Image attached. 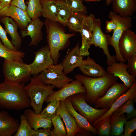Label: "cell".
<instances>
[{"instance_id": "obj_44", "label": "cell", "mask_w": 136, "mask_h": 136, "mask_svg": "<svg viewBox=\"0 0 136 136\" xmlns=\"http://www.w3.org/2000/svg\"><path fill=\"white\" fill-rule=\"evenodd\" d=\"M10 4L26 11L27 6L25 4L24 0H12Z\"/></svg>"}, {"instance_id": "obj_19", "label": "cell", "mask_w": 136, "mask_h": 136, "mask_svg": "<svg viewBox=\"0 0 136 136\" xmlns=\"http://www.w3.org/2000/svg\"><path fill=\"white\" fill-rule=\"evenodd\" d=\"M44 24V23L39 18L31 20L26 29L21 30L22 38L27 36H30L31 41L29 46H37L42 40L43 35L41 30Z\"/></svg>"}, {"instance_id": "obj_31", "label": "cell", "mask_w": 136, "mask_h": 136, "mask_svg": "<svg viewBox=\"0 0 136 136\" xmlns=\"http://www.w3.org/2000/svg\"><path fill=\"white\" fill-rule=\"evenodd\" d=\"M134 101L132 99H128L116 110L112 115L117 117L126 113L127 115L126 116L127 120H130L136 117V109L134 107Z\"/></svg>"}, {"instance_id": "obj_13", "label": "cell", "mask_w": 136, "mask_h": 136, "mask_svg": "<svg viewBox=\"0 0 136 136\" xmlns=\"http://www.w3.org/2000/svg\"><path fill=\"white\" fill-rule=\"evenodd\" d=\"M86 92V88L82 83L80 81L76 79L49 95L45 102L48 103L53 100L64 101L68 97L75 94Z\"/></svg>"}, {"instance_id": "obj_48", "label": "cell", "mask_w": 136, "mask_h": 136, "mask_svg": "<svg viewBox=\"0 0 136 136\" xmlns=\"http://www.w3.org/2000/svg\"><path fill=\"white\" fill-rule=\"evenodd\" d=\"M2 3L1 0H0V10L2 9Z\"/></svg>"}, {"instance_id": "obj_23", "label": "cell", "mask_w": 136, "mask_h": 136, "mask_svg": "<svg viewBox=\"0 0 136 136\" xmlns=\"http://www.w3.org/2000/svg\"><path fill=\"white\" fill-rule=\"evenodd\" d=\"M0 22L5 26V31L11 38V42L18 51H19L22 44V40L17 31L18 27L12 18L6 16L1 17Z\"/></svg>"}, {"instance_id": "obj_2", "label": "cell", "mask_w": 136, "mask_h": 136, "mask_svg": "<svg viewBox=\"0 0 136 136\" xmlns=\"http://www.w3.org/2000/svg\"><path fill=\"white\" fill-rule=\"evenodd\" d=\"M74 77L81 81L85 87L86 102L91 105L103 96L110 86L118 80L117 77L107 71L101 77H92L79 74Z\"/></svg>"}, {"instance_id": "obj_27", "label": "cell", "mask_w": 136, "mask_h": 136, "mask_svg": "<svg viewBox=\"0 0 136 136\" xmlns=\"http://www.w3.org/2000/svg\"><path fill=\"white\" fill-rule=\"evenodd\" d=\"M42 15L52 21H58V10L56 0H40Z\"/></svg>"}, {"instance_id": "obj_8", "label": "cell", "mask_w": 136, "mask_h": 136, "mask_svg": "<svg viewBox=\"0 0 136 136\" xmlns=\"http://www.w3.org/2000/svg\"><path fill=\"white\" fill-rule=\"evenodd\" d=\"M109 17L110 19L114 20L117 24L116 28L113 31V34L110 38L109 45L112 46L114 49L116 53V61L117 62L121 61L126 62L127 61L126 59L123 58L119 52L118 43L124 31L131 27L132 18L131 17L121 16L112 11L109 12Z\"/></svg>"}, {"instance_id": "obj_46", "label": "cell", "mask_w": 136, "mask_h": 136, "mask_svg": "<svg viewBox=\"0 0 136 136\" xmlns=\"http://www.w3.org/2000/svg\"><path fill=\"white\" fill-rule=\"evenodd\" d=\"M113 0H106V4L107 5H109L112 3Z\"/></svg>"}, {"instance_id": "obj_30", "label": "cell", "mask_w": 136, "mask_h": 136, "mask_svg": "<svg viewBox=\"0 0 136 136\" xmlns=\"http://www.w3.org/2000/svg\"><path fill=\"white\" fill-rule=\"evenodd\" d=\"M58 10V21L64 26L72 14L73 10L64 0H56Z\"/></svg>"}, {"instance_id": "obj_39", "label": "cell", "mask_w": 136, "mask_h": 136, "mask_svg": "<svg viewBox=\"0 0 136 136\" xmlns=\"http://www.w3.org/2000/svg\"><path fill=\"white\" fill-rule=\"evenodd\" d=\"M124 127V133L123 136H131L132 132L136 129V117L133 118L129 121H126Z\"/></svg>"}, {"instance_id": "obj_41", "label": "cell", "mask_w": 136, "mask_h": 136, "mask_svg": "<svg viewBox=\"0 0 136 136\" xmlns=\"http://www.w3.org/2000/svg\"><path fill=\"white\" fill-rule=\"evenodd\" d=\"M127 71L131 75L136 77V54L131 55L126 59Z\"/></svg>"}, {"instance_id": "obj_32", "label": "cell", "mask_w": 136, "mask_h": 136, "mask_svg": "<svg viewBox=\"0 0 136 136\" xmlns=\"http://www.w3.org/2000/svg\"><path fill=\"white\" fill-rule=\"evenodd\" d=\"M42 11L40 0H28L26 12L31 20L41 17L42 15Z\"/></svg>"}, {"instance_id": "obj_35", "label": "cell", "mask_w": 136, "mask_h": 136, "mask_svg": "<svg viewBox=\"0 0 136 136\" xmlns=\"http://www.w3.org/2000/svg\"><path fill=\"white\" fill-rule=\"evenodd\" d=\"M51 120L54 128L51 131V136H67L66 128L59 115L57 114Z\"/></svg>"}, {"instance_id": "obj_24", "label": "cell", "mask_w": 136, "mask_h": 136, "mask_svg": "<svg viewBox=\"0 0 136 136\" xmlns=\"http://www.w3.org/2000/svg\"><path fill=\"white\" fill-rule=\"evenodd\" d=\"M65 107L69 113L75 119L78 127L89 131L94 135L97 134V131L84 117L77 112L73 106L70 100V96L64 101Z\"/></svg>"}, {"instance_id": "obj_12", "label": "cell", "mask_w": 136, "mask_h": 136, "mask_svg": "<svg viewBox=\"0 0 136 136\" xmlns=\"http://www.w3.org/2000/svg\"><path fill=\"white\" fill-rule=\"evenodd\" d=\"M57 114L61 116L64 123L67 136H90L92 134L78 127L74 118L66 110L64 101H60Z\"/></svg>"}, {"instance_id": "obj_15", "label": "cell", "mask_w": 136, "mask_h": 136, "mask_svg": "<svg viewBox=\"0 0 136 136\" xmlns=\"http://www.w3.org/2000/svg\"><path fill=\"white\" fill-rule=\"evenodd\" d=\"M118 48L121 55L126 59L136 54V35L130 29L123 33L119 41Z\"/></svg>"}, {"instance_id": "obj_17", "label": "cell", "mask_w": 136, "mask_h": 136, "mask_svg": "<svg viewBox=\"0 0 136 136\" xmlns=\"http://www.w3.org/2000/svg\"><path fill=\"white\" fill-rule=\"evenodd\" d=\"M128 66L122 61L114 63L108 66L107 72L113 74L115 77H118L123 84L129 89L136 83L135 77L131 75L127 72Z\"/></svg>"}, {"instance_id": "obj_10", "label": "cell", "mask_w": 136, "mask_h": 136, "mask_svg": "<svg viewBox=\"0 0 136 136\" xmlns=\"http://www.w3.org/2000/svg\"><path fill=\"white\" fill-rule=\"evenodd\" d=\"M129 89L123 83L115 82L103 96L96 100L94 103L95 108L109 109L112 104Z\"/></svg>"}, {"instance_id": "obj_33", "label": "cell", "mask_w": 136, "mask_h": 136, "mask_svg": "<svg viewBox=\"0 0 136 136\" xmlns=\"http://www.w3.org/2000/svg\"><path fill=\"white\" fill-rule=\"evenodd\" d=\"M85 16L82 13L73 10L71 15L66 22V26L72 30L80 32Z\"/></svg>"}, {"instance_id": "obj_7", "label": "cell", "mask_w": 136, "mask_h": 136, "mask_svg": "<svg viewBox=\"0 0 136 136\" xmlns=\"http://www.w3.org/2000/svg\"><path fill=\"white\" fill-rule=\"evenodd\" d=\"M70 100L75 109L85 117L91 124L109 109H96L90 106L86 102L85 93H79L72 95L70 96Z\"/></svg>"}, {"instance_id": "obj_18", "label": "cell", "mask_w": 136, "mask_h": 136, "mask_svg": "<svg viewBox=\"0 0 136 136\" xmlns=\"http://www.w3.org/2000/svg\"><path fill=\"white\" fill-rule=\"evenodd\" d=\"M79 44L68 52L63 59L62 63L63 72L66 75L71 72L76 68L80 67L82 64L83 59L80 51Z\"/></svg>"}, {"instance_id": "obj_11", "label": "cell", "mask_w": 136, "mask_h": 136, "mask_svg": "<svg viewBox=\"0 0 136 136\" xmlns=\"http://www.w3.org/2000/svg\"><path fill=\"white\" fill-rule=\"evenodd\" d=\"M35 54L33 61L28 64L31 74L33 76L38 75L49 66L54 64L48 45L40 49L35 52Z\"/></svg>"}, {"instance_id": "obj_45", "label": "cell", "mask_w": 136, "mask_h": 136, "mask_svg": "<svg viewBox=\"0 0 136 136\" xmlns=\"http://www.w3.org/2000/svg\"><path fill=\"white\" fill-rule=\"evenodd\" d=\"M1 0L2 3V9L7 6L10 4L12 0Z\"/></svg>"}, {"instance_id": "obj_1", "label": "cell", "mask_w": 136, "mask_h": 136, "mask_svg": "<svg viewBox=\"0 0 136 136\" xmlns=\"http://www.w3.org/2000/svg\"><path fill=\"white\" fill-rule=\"evenodd\" d=\"M30 103L24 83L0 84V108L19 111L30 107Z\"/></svg>"}, {"instance_id": "obj_25", "label": "cell", "mask_w": 136, "mask_h": 136, "mask_svg": "<svg viewBox=\"0 0 136 136\" xmlns=\"http://www.w3.org/2000/svg\"><path fill=\"white\" fill-rule=\"evenodd\" d=\"M112 8L116 13L123 17H131L136 11V0H113Z\"/></svg>"}, {"instance_id": "obj_4", "label": "cell", "mask_w": 136, "mask_h": 136, "mask_svg": "<svg viewBox=\"0 0 136 136\" xmlns=\"http://www.w3.org/2000/svg\"><path fill=\"white\" fill-rule=\"evenodd\" d=\"M30 83L25 86L30 100V107L35 113L39 114L42 111L44 102L49 95L55 92L52 85H45L35 76L31 78Z\"/></svg>"}, {"instance_id": "obj_37", "label": "cell", "mask_w": 136, "mask_h": 136, "mask_svg": "<svg viewBox=\"0 0 136 136\" xmlns=\"http://www.w3.org/2000/svg\"><path fill=\"white\" fill-rule=\"evenodd\" d=\"M111 116L100 121L94 126L97 131V134L99 136L110 135Z\"/></svg>"}, {"instance_id": "obj_42", "label": "cell", "mask_w": 136, "mask_h": 136, "mask_svg": "<svg viewBox=\"0 0 136 136\" xmlns=\"http://www.w3.org/2000/svg\"><path fill=\"white\" fill-rule=\"evenodd\" d=\"M110 21H107L106 27V31L107 33H109L112 31H114L116 28L117 24L116 22L113 19H111Z\"/></svg>"}, {"instance_id": "obj_43", "label": "cell", "mask_w": 136, "mask_h": 136, "mask_svg": "<svg viewBox=\"0 0 136 136\" xmlns=\"http://www.w3.org/2000/svg\"><path fill=\"white\" fill-rule=\"evenodd\" d=\"M51 129L50 128H41L35 130L33 136H51Z\"/></svg>"}, {"instance_id": "obj_29", "label": "cell", "mask_w": 136, "mask_h": 136, "mask_svg": "<svg viewBox=\"0 0 136 136\" xmlns=\"http://www.w3.org/2000/svg\"><path fill=\"white\" fill-rule=\"evenodd\" d=\"M25 53L20 51H14L5 47L0 39V57L5 59L23 61Z\"/></svg>"}, {"instance_id": "obj_26", "label": "cell", "mask_w": 136, "mask_h": 136, "mask_svg": "<svg viewBox=\"0 0 136 136\" xmlns=\"http://www.w3.org/2000/svg\"><path fill=\"white\" fill-rule=\"evenodd\" d=\"M24 114L29 126L33 129L36 130L41 128L52 129L53 125L51 120L44 119L40 114H36L34 111L27 109L24 111Z\"/></svg>"}, {"instance_id": "obj_38", "label": "cell", "mask_w": 136, "mask_h": 136, "mask_svg": "<svg viewBox=\"0 0 136 136\" xmlns=\"http://www.w3.org/2000/svg\"><path fill=\"white\" fill-rule=\"evenodd\" d=\"M67 4L73 10L83 13L86 12L85 7L81 0H64Z\"/></svg>"}, {"instance_id": "obj_20", "label": "cell", "mask_w": 136, "mask_h": 136, "mask_svg": "<svg viewBox=\"0 0 136 136\" xmlns=\"http://www.w3.org/2000/svg\"><path fill=\"white\" fill-rule=\"evenodd\" d=\"M19 124L18 120L7 112L0 110V136H12L15 134Z\"/></svg>"}, {"instance_id": "obj_6", "label": "cell", "mask_w": 136, "mask_h": 136, "mask_svg": "<svg viewBox=\"0 0 136 136\" xmlns=\"http://www.w3.org/2000/svg\"><path fill=\"white\" fill-rule=\"evenodd\" d=\"M35 77L43 84L59 89L73 80L64 74L61 63L50 65Z\"/></svg>"}, {"instance_id": "obj_22", "label": "cell", "mask_w": 136, "mask_h": 136, "mask_svg": "<svg viewBox=\"0 0 136 136\" xmlns=\"http://www.w3.org/2000/svg\"><path fill=\"white\" fill-rule=\"evenodd\" d=\"M79 69L85 76L89 77H97L104 75L106 71L99 64L89 56L83 60L82 63Z\"/></svg>"}, {"instance_id": "obj_3", "label": "cell", "mask_w": 136, "mask_h": 136, "mask_svg": "<svg viewBox=\"0 0 136 136\" xmlns=\"http://www.w3.org/2000/svg\"><path fill=\"white\" fill-rule=\"evenodd\" d=\"M56 22L46 19L44 23L48 45L54 64L58 63L60 56L59 51L64 48L69 39L75 35L74 33H65Z\"/></svg>"}, {"instance_id": "obj_28", "label": "cell", "mask_w": 136, "mask_h": 136, "mask_svg": "<svg viewBox=\"0 0 136 136\" xmlns=\"http://www.w3.org/2000/svg\"><path fill=\"white\" fill-rule=\"evenodd\" d=\"M127 120L124 114L117 117L111 115L110 119V135H121L124 131V125Z\"/></svg>"}, {"instance_id": "obj_5", "label": "cell", "mask_w": 136, "mask_h": 136, "mask_svg": "<svg viewBox=\"0 0 136 136\" xmlns=\"http://www.w3.org/2000/svg\"><path fill=\"white\" fill-rule=\"evenodd\" d=\"M3 70L5 81L24 83L30 80L31 78L28 64L23 61L5 59Z\"/></svg>"}, {"instance_id": "obj_16", "label": "cell", "mask_w": 136, "mask_h": 136, "mask_svg": "<svg viewBox=\"0 0 136 136\" xmlns=\"http://www.w3.org/2000/svg\"><path fill=\"white\" fill-rule=\"evenodd\" d=\"M6 16L14 19L21 30L25 29L31 20L26 11L11 4L0 10V17Z\"/></svg>"}, {"instance_id": "obj_47", "label": "cell", "mask_w": 136, "mask_h": 136, "mask_svg": "<svg viewBox=\"0 0 136 136\" xmlns=\"http://www.w3.org/2000/svg\"><path fill=\"white\" fill-rule=\"evenodd\" d=\"M83 0L87 2H97L100 1L101 0Z\"/></svg>"}, {"instance_id": "obj_9", "label": "cell", "mask_w": 136, "mask_h": 136, "mask_svg": "<svg viewBox=\"0 0 136 136\" xmlns=\"http://www.w3.org/2000/svg\"><path fill=\"white\" fill-rule=\"evenodd\" d=\"M91 45H93L96 47L102 49L103 53L107 57V64L110 65L116 62L115 56L110 55L108 46L109 45V41L111 36L105 34L101 29V23L99 18L94 19L92 33Z\"/></svg>"}, {"instance_id": "obj_21", "label": "cell", "mask_w": 136, "mask_h": 136, "mask_svg": "<svg viewBox=\"0 0 136 136\" xmlns=\"http://www.w3.org/2000/svg\"><path fill=\"white\" fill-rule=\"evenodd\" d=\"M129 99L136 102V83L128 90L120 96L111 105L108 111L104 114L94 121L91 124L94 126L98 122L111 116L112 114L121 106Z\"/></svg>"}, {"instance_id": "obj_40", "label": "cell", "mask_w": 136, "mask_h": 136, "mask_svg": "<svg viewBox=\"0 0 136 136\" xmlns=\"http://www.w3.org/2000/svg\"><path fill=\"white\" fill-rule=\"evenodd\" d=\"M0 39L4 45L8 49L14 51H18L8 39L5 30L0 24Z\"/></svg>"}, {"instance_id": "obj_36", "label": "cell", "mask_w": 136, "mask_h": 136, "mask_svg": "<svg viewBox=\"0 0 136 136\" xmlns=\"http://www.w3.org/2000/svg\"><path fill=\"white\" fill-rule=\"evenodd\" d=\"M20 123L15 136H33L35 130L29 126L24 114L20 116Z\"/></svg>"}, {"instance_id": "obj_14", "label": "cell", "mask_w": 136, "mask_h": 136, "mask_svg": "<svg viewBox=\"0 0 136 136\" xmlns=\"http://www.w3.org/2000/svg\"><path fill=\"white\" fill-rule=\"evenodd\" d=\"M95 16L92 14L85 16L83 19L80 33L82 38L81 46L80 48L82 56H88L90 54L89 49L91 45L92 33Z\"/></svg>"}, {"instance_id": "obj_34", "label": "cell", "mask_w": 136, "mask_h": 136, "mask_svg": "<svg viewBox=\"0 0 136 136\" xmlns=\"http://www.w3.org/2000/svg\"><path fill=\"white\" fill-rule=\"evenodd\" d=\"M60 100H53L49 103L40 115L45 119L51 120L57 114Z\"/></svg>"}]
</instances>
